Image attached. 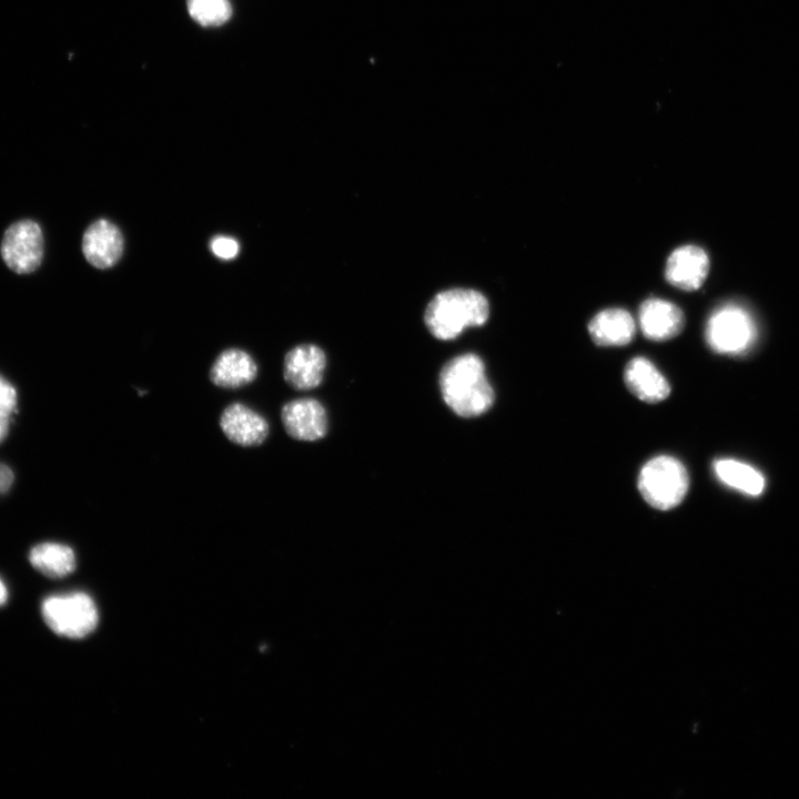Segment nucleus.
<instances>
[{"mask_svg": "<svg viewBox=\"0 0 799 799\" xmlns=\"http://www.w3.org/2000/svg\"><path fill=\"white\" fill-rule=\"evenodd\" d=\"M13 483V473L4 464H0V493H6Z\"/></svg>", "mask_w": 799, "mask_h": 799, "instance_id": "obj_21", "label": "nucleus"}, {"mask_svg": "<svg viewBox=\"0 0 799 799\" xmlns=\"http://www.w3.org/2000/svg\"><path fill=\"white\" fill-rule=\"evenodd\" d=\"M257 366L252 356L240 348H227L210 370L211 382L223 388H239L255 380Z\"/></svg>", "mask_w": 799, "mask_h": 799, "instance_id": "obj_15", "label": "nucleus"}, {"mask_svg": "<svg viewBox=\"0 0 799 799\" xmlns=\"http://www.w3.org/2000/svg\"><path fill=\"white\" fill-rule=\"evenodd\" d=\"M17 394L13 386L0 376V415L10 416L14 411Z\"/></svg>", "mask_w": 799, "mask_h": 799, "instance_id": "obj_20", "label": "nucleus"}, {"mask_svg": "<svg viewBox=\"0 0 799 799\" xmlns=\"http://www.w3.org/2000/svg\"><path fill=\"white\" fill-rule=\"evenodd\" d=\"M439 392L445 404L465 418L485 414L495 402L483 360L465 353L444 364L438 377Z\"/></svg>", "mask_w": 799, "mask_h": 799, "instance_id": "obj_1", "label": "nucleus"}, {"mask_svg": "<svg viewBox=\"0 0 799 799\" xmlns=\"http://www.w3.org/2000/svg\"><path fill=\"white\" fill-rule=\"evenodd\" d=\"M281 418L286 433L297 441L314 442L327 433L328 418L325 407L314 398H297L287 402Z\"/></svg>", "mask_w": 799, "mask_h": 799, "instance_id": "obj_7", "label": "nucleus"}, {"mask_svg": "<svg viewBox=\"0 0 799 799\" xmlns=\"http://www.w3.org/2000/svg\"><path fill=\"white\" fill-rule=\"evenodd\" d=\"M124 240L120 229L105 219L94 221L82 237V252L87 261L98 269L113 266L122 256Z\"/></svg>", "mask_w": 799, "mask_h": 799, "instance_id": "obj_9", "label": "nucleus"}, {"mask_svg": "<svg viewBox=\"0 0 799 799\" xmlns=\"http://www.w3.org/2000/svg\"><path fill=\"white\" fill-rule=\"evenodd\" d=\"M756 327L749 313L735 304L716 310L706 325L708 345L721 354H739L751 346Z\"/></svg>", "mask_w": 799, "mask_h": 799, "instance_id": "obj_5", "label": "nucleus"}, {"mask_svg": "<svg viewBox=\"0 0 799 799\" xmlns=\"http://www.w3.org/2000/svg\"><path fill=\"white\" fill-rule=\"evenodd\" d=\"M712 468L722 484L740 493L758 496L765 489L763 475L747 463L734 458H719L715 461Z\"/></svg>", "mask_w": 799, "mask_h": 799, "instance_id": "obj_16", "label": "nucleus"}, {"mask_svg": "<svg viewBox=\"0 0 799 799\" xmlns=\"http://www.w3.org/2000/svg\"><path fill=\"white\" fill-rule=\"evenodd\" d=\"M211 252L219 259H234L240 251L237 241L231 236L216 235L210 242Z\"/></svg>", "mask_w": 799, "mask_h": 799, "instance_id": "obj_19", "label": "nucleus"}, {"mask_svg": "<svg viewBox=\"0 0 799 799\" xmlns=\"http://www.w3.org/2000/svg\"><path fill=\"white\" fill-rule=\"evenodd\" d=\"M9 429V416L0 415V442L7 436Z\"/></svg>", "mask_w": 799, "mask_h": 799, "instance_id": "obj_22", "label": "nucleus"}, {"mask_svg": "<svg viewBox=\"0 0 799 799\" xmlns=\"http://www.w3.org/2000/svg\"><path fill=\"white\" fill-rule=\"evenodd\" d=\"M325 367L326 355L320 346L301 344L286 353L283 375L293 388L309 391L321 384Z\"/></svg>", "mask_w": 799, "mask_h": 799, "instance_id": "obj_8", "label": "nucleus"}, {"mask_svg": "<svg viewBox=\"0 0 799 799\" xmlns=\"http://www.w3.org/2000/svg\"><path fill=\"white\" fill-rule=\"evenodd\" d=\"M41 611L50 629L68 638L85 637L98 625L97 607L84 593L48 597Z\"/></svg>", "mask_w": 799, "mask_h": 799, "instance_id": "obj_4", "label": "nucleus"}, {"mask_svg": "<svg viewBox=\"0 0 799 799\" xmlns=\"http://www.w3.org/2000/svg\"><path fill=\"white\" fill-rule=\"evenodd\" d=\"M191 18L202 27H219L232 16L230 0H186Z\"/></svg>", "mask_w": 799, "mask_h": 799, "instance_id": "obj_18", "label": "nucleus"}, {"mask_svg": "<svg viewBox=\"0 0 799 799\" xmlns=\"http://www.w3.org/2000/svg\"><path fill=\"white\" fill-rule=\"evenodd\" d=\"M638 323L643 334L653 341H666L677 336L684 328L685 316L674 303L651 297L639 307Z\"/></svg>", "mask_w": 799, "mask_h": 799, "instance_id": "obj_11", "label": "nucleus"}, {"mask_svg": "<svg viewBox=\"0 0 799 799\" xmlns=\"http://www.w3.org/2000/svg\"><path fill=\"white\" fill-rule=\"evenodd\" d=\"M489 315L485 295L473 289H449L437 293L424 315L431 334L443 341L456 338L467 327L482 326Z\"/></svg>", "mask_w": 799, "mask_h": 799, "instance_id": "obj_2", "label": "nucleus"}, {"mask_svg": "<svg viewBox=\"0 0 799 799\" xmlns=\"http://www.w3.org/2000/svg\"><path fill=\"white\" fill-rule=\"evenodd\" d=\"M32 566L51 578H61L75 568V555L71 547L59 543H42L29 555Z\"/></svg>", "mask_w": 799, "mask_h": 799, "instance_id": "obj_17", "label": "nucleus"}, {"mask_svg": "<svg viewBox=\"0 0 799 799\" xmlns=\"http://www.w3.org/2000/svg\"><path fill=\"white\" fill-rule=\"evenodd\" d=\"M1 255L16 273L33 272L43 257V236L39 224L22 220L10 225L3 235Z\"/></svg>", "mask_w": 799, "mask_h": 799, "instance_id": "obj_6", "label": "nucleus"}, {"mask_svg": "<svg viewBox=\"0 0 799 799\" xmlns=\"http://www.w3.org/2000/svg\"><path fill=\"white\" fill-rule=\"evenodd\" d=\"M689 476L685 466L675 457L660 455L649 459L640 469L638 489L654 508L669 510L685 498Z\"/></svg>", "mask_w": 799, "mask_h": 799, "instance_id": "obj_3", "label": "nucleus"}, {"mask_svg": "<svg viewBox=\"0 0 799 799\" xmlns=\"http://www.w3.org/2000/svg\"><path fill=\"white\" fill-rule=\"evenodd\" d=\"M591 340L600 346H623L631 342L636 323L624 309L610 307L598 312L588 324Z\"/></svg>", "mask_w": 799, "mask_h": 799, "instance_id": "obj_14", "label": "nucleus"}, {"mask_svg": "<svg viewBox=\"0 0 799 799\" xmlns=\"http://www.w3.org/2000/svg\"><path fill=\"white\" fill-rule=\"evenodd\" d=\"M7 598H8L7 588L3 584V581L0 579V606L7 601Z\"/></svg>", "mask_w": 799, "mask_h": 799, "instance_id": "obj_23", "label": "nucleus"}, {"mask_svg": "<svg viewBox=\"0 0 799 799\" xmlns=\"http://www.w3.org/2000/svg\"><path fill=\"white\" fill-rule=\"evenodd\" d=\"M627 388L646 403H658L667 398L670 386L660 371L646 357L630 360L624 372Z\"/></svg>", "mask_w": 799, "mask_h": 799, "instance_id": "obj_13", "label": "nucleus"}, {"mask_svg": "<svg viewBox=\"0 0 799 799\" xmlns=\"http://www.w3.org/2000/svg\"><path fill=\"white\" fill-rule=\"evenodd\" d=\"M709 271L707 253L697 245L675 249L667 259L665 277L674 286L695 291L705 282Z\"/></svg>", "mask_w": 799, "mask_h": 799, "instance_id": "obj_10", "label": "nucleus"}, {"mask_svg": "<svg viewBox=\"0 0 799 799\" xmlns=\"http://www.w3.org/2000/svg\"><path fill=\"white\" fill-rule=\"evenodd\" d=\"M220 426L231 442L241 446L259 445L269 434L265 418L242 403H232L224 408Z\"/></svg>", "mask_w": 799, "mask_h": 799, "instance_id": "obj_12", "label": "nucleus"}]
</instances>
